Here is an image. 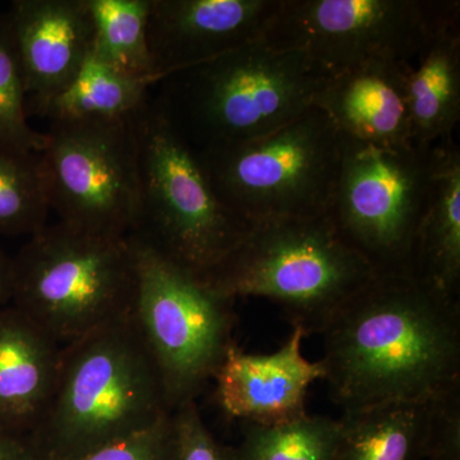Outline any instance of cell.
<instances>
[{"label":"cell","mask_w":460,"mask_h":460,"mask_svg":"<svg viewBox=\"0 0 460 460\" xmlns=\"http://www.w3.org/2000/svg\"><path fill=\"white\" fill-rule=\"evenodd\" d=\"M323 380L343 413L460 385V301L411 274L375 275L329 321Z\"/></svg>","instance_id":"obj_1"},{"label":"cell","mask_w":460,"mask_h":460,"mask_svg":"<svg viewBox=\"0 0 460 460\" xmlns=\"http://www.w3.org/2000/svg\"><path fill=\"white\" fill-rule=\"evenodd\" d=\"M168 413L162 377L132 311L62 345L53 398L30 438L42 460H72Z\"/></svg>","instance_id":"obj_2"},{"label":"cell","mask_w":460,"mask_h":460,"mask_svg":"<svg viewBox=\"0 0 460 460\" xmlns=\"http://www.w3.org/2000/svg\"><path fill=\"white\" fill-rule=\"evenodd\" d=\"M329 75L261 39L166 75L154 102L195 153L268 135L314 107Z\"/></svg>","instance_id":"obj_3"},{"label":"cell","mask_w":460,"mask_h":460,"mask_svg":"<svg viewBox=\"0 0 460 460\" xmlns=\"http://www.w3.org/2000/svg\"><path fill=\"white\" fill-rule=\"evenodd\" d=\"M375 275L328 215H321L252 224L229 256L199 279L232 301L274 302L308 337L320 335Z\"/></svg>","instance_id":"obj_4"},{"label":"cell","mask_w":460,"mask_h":460,"mask_svg":"<svg viewBox=\"0 0 460 460\" xmlns=\"http://www.w3.org/2000/svg\"><path fill=\"white\" fill-rule=\"evenodd\" d=\"M137 262L128 237L91 234L57 222L11 257V302L60 345L128 314Z\"/></svg>","instance_id":"obj_5"},{"label":"cell","mask_w":460,"mask_h":460,"mask_svg":"<svg viewBox=\"0 0 460 460\" xmlns=\"http://www.w3.org/2000/svg\"><path fill=\"white\" fill-rule=\"evenodd\" d=\"M138 206L128 237L205 277L246 237L252 224L220 201L198 154L153 96L137 117Z\"/></svg>","instance_id":"obj_6"},{"label":"cell","mask_w":460,"mask_h":460,"mask_svg":"<svg viewBox=\"0 0 460 460\" xmlns=\"http://www.w3.org/2000/svg\"><path fill=\"white\" fill-rule=\"evenodd\" d=\"M343 137L314 107L261 137L198 154L214 192L250 224L328 213Z\"/></svg>","instance_id":"obj_7"},{"label":"cell","mask_w":460,"mask_h":460,"mask_svg":"<svg viewBox=\"0 0 460 460\" xmlns=\"http://www.w3.org/2000/svg\"><path fill=\"white\" fill-rule=\"evenodd\" d=\"M343 137L328 217L376 275L411 274L441 144L384 147Z\"/></svg>","instance_id":"obj_8"},{"label":"cell","mask_w":460,"mask_h":460,"mask_svg":"<svg viewBox=\"0 0 460 460\" xmlns=\"http://www.w3.org/2000/svg\"><path fill=\"white\" fill-rule=\"evenodd\" d=\"M128 238L137 262L133 314L172 411L196 401L234 344V301L217 295L192 272Z\"/></svg>","instance_id":"obj_9"},{"label":"cell","mask_w":460,"mask_h":460,"mask_svg":"<svg viewBox=\"0 0 460 460\" xmlns=\"http://www.w3.org/2000/svg\"><path fill=\"white\" fill-rule=\"evenodd\" d=\"M460 2L281 0L262 40L307 56L326 75L371 60L413 65Z\"/></svg>","instance_id":"obj_10"},{"label":"cell","mask_w":460,"mask_h":460,"mask_svg":"<svg viewBox=\"0 0 460 460\" xmlns=\"http://www.w3.org/2000/svg\"><path fill=\"white\" fill-rule=\"evenodd\" d=\"M138 114L123 122L50 124L39 155L58 222L128 237L138 206Z\"/></svg>","instance_id":"obj_11"},{"label":"cell","mask_w":460,"mask_h":460,"mask_svg":"<svg viewBox=\"0 0 460 460\" xmlns=\"http://www.w3.org/2000/svg\"><path fill=\"white\" fill-rule=\"evenodd\" d=\"M281 0H151L147 38L156 84L261 39Z\"/></svg>","instance_id":"obj_12"},{"label":"cell","mask_w":460,"mask_h":460,"mask_svg":"<svg viewBox=\"0 0 460 460\" xmlns=\"http://www.w3.org/2000/svg\"><path fill=\"white\" fill-rule=\"evenodd\" d=\"M301 328L279 349L268 354L246 353L232 344L215 372V395L230 419L253 425L274 426L307 416L305 398L310 386L323 380L321 361L302 352Z\"/></svg>","instance_id":"obj_13"},{"label":"cell","mask_w":460,"mask_h":460,"mask_svg":"<svg viewBox=\"0 0 460 460\" xmlns=\"http://www.w3.org/2000/svg\"><path fill=\"white\" fill-rule=\"evenodd\" d=\"M27 95L29 117L72 83L93 51L86 0H14L7 12Z\"/></svg>","instance_id":"obj_14"},{"label":"cell","mask_w":460,"mask_h":460,"mask_svg":"<svg viewBox=\"0 0 460 460\" xmlns=\"http://www.w3.org/2000/svg\"><path fill=\"white\" fill-rule=\"evenodd\" d=\"M411 66L371 60L329 75L314 107L344 137L375 146H411L407 83Z\"/></svg>","instance_id":"obj_15"},{"label":"cell","mask_w":460,"mask_h":460,"mask_svg":"<svg viewBox=\"0 0 460 460\" xmlns=\"http://www.w3.org/2000/svg\"><path fill=\"white\" fill-rule=\"evenodd\" d=\"M60 350L16 307L0 308V429L32 435L56 390Z\"/></svg>","instance_id":"obj_16"},{"label":"cell","mask_w":460,"mask_h":460,"mask_svg":"<svg viewBox=\"0 0 460 460\" xmlns=\"http://www.w3.org/2000/svg\"><path fill=\"white\" fill-rule=\"evenodd\" d=\"M460 14L438 27L408 75L411 144L454 140L460 119Z\"/></svg>","instance_id":"obj_17"},{"label":"cell","mask_w":460,"mask_h":460,"mask_svg":"<svg viewBox=\"0 0 460 460\" xmlns=\"http://www.w3.org/2000/svg\"><path fill=\"white\" fill-rule=\"evenodd\" d=\"M411 274L438 292L459 298L460 150L443 142L425 217L411 255Z\"/></svg>","instance_id":"obj_18"},{"label":"cell","mask_w":460,"mask_h":460,"mask_svg":"<svg viewBox=\"0 0 460 460\" xmlns=\"http://www.w3.org/2000/svg\"><path fill=\"white\" fill-rule=\"evenodd\" d=\"M434 399L341 414L334 460H426Z\"/></svg>","instance_id":"obj_19"},{"label":"cell","mask_w":460,"mask_h":460,"mask_svg":"<svg viewBox=\"0 0 460 460\" xmlns=\"http://www.w3.org/2000/svg\"><path fill=\"white\" fill-rule=\"evenodd\" d=\"M153 81L124 74L93 53L72 83L51 100L41 117L51 123L129 120L150 100Z\"/></svg>","instance_id":"obj_20"},{"label":"cell","mask_w":460,"mask_h":460,"mask_svg":"<svg viewBox=\"0 0 460 460\" xmlns=\"http://www.w3.org/2000/svg\"><path fill=\"white\" fill-rule=\"evenodd\" d=\"M96 58L124 74L156 84L148 48L151 0H86Z\"/></svg>","instance_id":"obj_21"},{"label":"cell","mask_w":460,"mask_h":460,"mask_svg":"<svg viewBox=\"0 0 460 460\" xmlns=\"http://www.w3.org/2000/svg\"><path fill=\"white\" fill-rule=\"evenodd\" d=\"M341 419L307 416L261 426L244 423L241 443L230 447L232 460H334Z\"/></svg>","instance_id":"obj_22"},{"label":"cell","mask_w":460,"mask_h":460,"mask_svg":"<svg viewBox=\"0 0 460 460\" xmlns=\"http://www.w3.org/2000/svg\"><path fill=\"white\" fill-rule=\"evenodd\" d=\"M50 214L40 155L0 146V235H31Z\"/></svg>","instance_id":"obj_23"},{"label":"cell","mask_w":460,"mask_h":460,"mask_svg":"<svg viewBox=\"0 0 460 460\" xmlns=\"http://www.w3.org/2000/svg\"><path fill=\"white\" fill-rule=\"evenodd\" d=\"M47 132L29 123L27 95L7 13L0 14V146L41 154Z\"/></svg>","instance_id":"obj_24"},{"label":"cell","mask_w":460,"mask_h":460,"mask_svg":"<svg viewBox=\"0 0 460 460\" xmlns=\"http://www.w3.org/2000/svg\"><path fill=\"white\" fill-rule=\"evenodd\" d=\"M72 460H175L172 411L148 429L102 445Z\"/></svg>","instance_id":"obj_25"},{"label":"cell","mask_w":460,"mask_h":460,"mask_svg":"<svg viewBox=\"0 0 460 460\" xmlns=\"http://www.w3.org/2000/svg\"><path fill=\"white\" fill-rule=\"evenodd\" d=\"M175 460H232L228 447L215 440L206 428L196 401L172 411Z\"/></svg>","instance_id":"obj_26"},{"label":"cell","mask_w":460,"mask_h":460,"mask_svg":"<svg viewBox=\"0 0 460 460\" xmlns=\"http://www.w3.org/2000/svg\"><path fill=\"white\" fill-rule=\"evenodd\" d=\"M426 460H460V385L432 401Z\"/></svg>","instance_id":"obj_27"},{"label":"cell","mask_w":460,"mask_h":460,"mask_svg":"<svg viewBox=\"0 0 460 460\" xmlns=\"http://www.w3.org/2000/svg\"><path fill=\"white\" fill-rule=\"evenodd\" d=\"M0 460H42L29 435L0 429Z\"/></svg>","instance_id":"obj_28"},{"label":"cell","mask_w":460,"mask_h":460,"mask_svg":"<svg viewBox=\"0 0 460 460\" xmlns=\"http://www.w3.org/2000/svg\"><path fill=\"white\" fill-rule=\"evenodd\" d=\"M11 302V257L0 250V308Z\"/></svg>","instance_id":"obj_29"}]
</instances>
